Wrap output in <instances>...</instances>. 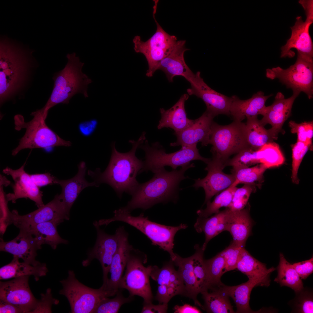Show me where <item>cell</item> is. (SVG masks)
Listing matches in <instances>:
<instances>
[{
    "instance_id": "6da1fadb",
    "label": "cell",
    "mask_w": 313,
    "mask_h": 313,
    "mask_svg": "<svg viewBox=\"0 0 313 313\" xmlns=\"http://www.w3.org/2000/svg\"><path fill=\"white\" fill-rule=\"evenodd\" d=\"M34 50L6 36L0 41L1 105L26 87L31 72L37 66Z\"/></svg>"
},
{
    "instance_id": "7a4b0ae2",
    "label": "cell",
    "mask_w": 313,
    "mask_h": 313,
    "mask_svg": "<svg viewBox=\"0 0 313 313\" xmlns=\"http://www.w3.org/2000/svg\"><path fill=\"white\" fill-rule=\"evenodd\" d=\"M145 134L143 132L137 141L130 140L132 147L127 152H119L115 148V143L112 145L110 161L105 170L102 172L99 169L88 172L98 185L103 183L108 184L120 197L124 192L132 195L139 184L136 177L137 174L140 173L144 164L143 162L136 156V152L146 140Z\"/></svg>"
},
{
    "instance_id": "3957f363",
    "label": "cell",
    "mask_w": 313,
    "mask_h": 313,
    "mask_svg": "<svg viewBox=\"0 0 313 313\" xmlns=\"http://www.w3.org/2000/svg\"><path fill=\"white\" fill-rule=\"evenodd\" d=\"M194 166L192 163L182 167L179 170L168 171L163 168L156 170L150 180L139 183L132 194L131 200L125 206L122 208L130 213L136 209L146 210L158 203L170 201H176L180 182L188 178L185 176V172Z\"/></svg>"
},
{
    "instance_id": "277c9868",
    "label": "cell",
    "mask_w": 313,
    "mask_h": 313,
    "mask_svg": "<svg viewBox=\"0 0 313 313\" xmlns=\"http://www.w3.org/2000/svg\"><path fill=\"white\" fill-rule=\"evenodd\" d=\"M76 54L75 52L68 54V61L64 68L54 74L51 94L45 105L39 109L45 119L50 109L59 103L68 104L76 94L81 93L85 98L88 97V85L92 81L82 72L84 63L80 61Z\"/></svg>"
},
{
    "instance_id": "5b68a950",
    "label": "cell",
    "mask_w": 313,
    "mask_h": 313,
    "mask_svg": "<svg viewBox=\"0 0 313 313\" xmlns=\"http://www.w3.org/2000/svg\"><path fill=\"white\" fill-rule=\"evenodd\" d=\"M32 119L26 122L20 114L14 117L15 129L20 130L26 129L24 135L20 139L18 146L13 150L12 155L15 156L23 149L46 148L59 146L69 147L71 143L60 138L46 124L43 115L38 110L32 112Z\"/></svg>"
},
{
    "instance_id": "8992f818",
    "label": "cell",
    "mask_w": 313,
    "mask_h": 313,
    "mask_svg": "<svg viewBox=\"0 0 313 313\" xmlns=\"http://www.w3.org/2000/svg\"><path fill=\"white\" fill-rule=\"evenodd\" d=\"M114 216L105 219V222L108 225L115 221L125 222L134 227L145 235L152 241V244L158 246L170 254L171 260L175 256L173 251L174 236L179 230L186 228L188 226L181 224L177 226H166L150 220L143 214L138 216H132L130 213L121 208L114 212Z\"/></svg>"
},
{
    "instance_id": "52a82bcc",
    "label": "cell",
    "mask_w": 313,
    "mask_h": 313,
    "mask_svg": "<svg viewBox=\"0 0 313 313\" xmlns=\"http://www.w3.org/2000/svg\"><path fill=\"white\" fill-rule=\"evenodd\" d=\"M208 144L212 145L210 151L212 157L225 163L226 165L231 155L251 147L247 139L245 123L235 121L223 125L213 121Z\"/></svg>"
},
{
    "instance_id": "ba28073f",
    "label": "cell",
    "mask_w": 313,
    "mask_h": 313,
    "mask_svg": "<svg viewBox=\"0 0 313 313\" xmlns=\"http://www.w3.org/2000/svg\"><path fill=\"white\" fill-rule=\"evenodd\" d=\"M196 145L181 148L176 152L167 153L159 142H155L150 146L145 140V144H141L139 147L145 153V160L140 173L148 171L153 172L166 166L175 170L178 167L189 165L191 161L195 160L202 161L207 164L211 159L202 156Z\"/></svg>"
},
{
    "instance_id": "9c48e42d",
    "label": "cell",
    "mask_w": 313,
    "mask_h": 313,
    "mask_svg": "<svg viewBox=\"0 0 313 313\" xmlns=\"http://www.w3.org/2000/svg\"><path fill=\"white\" fill-rule=\"evenodd\" d=\"M146 254L133 248L126 266L124 275L121 281L119 288L128 290L130 296L137 295L142 298L143 303H152L153 298L149 281L151 265H144L146 263Z\"/></svg>"
},
{
    "instance_id": "30bf717a",
    "label": "cell",
    "mask_w": 313,
    "mask_h": 313,
    "mask_svg": "<svg viewBox=\"0 0 313 313\" xmlns=\"http://www.w3.org/2000/svg\"><path fill=\"white\" fill-rule=\"evenodd\" d=\"M266 76L272 80L278 79L283 84L293 91L305 93L309 99L313 95V59L297 53L295 63L284 69L278 66L266 70Z\"/></svg>"
},
{
    "instance_id": "8fae6325",
    "label": "cell",
    "mask_w": 313,
    "mask_h": 313,
    "mask_svg": "<svg viewBox=\"0 0 313 313\" xmlns=\"http://www.w3.org/2000/svg\"><path fill=\"white\" fill-rule=\"evenodd\" d=\"M157 8V6H154L153 12L157 27L154 34L146 41H142L138 35L133 39L135 52L143 54L147 61L148 68L146 75L149 77L153 75L158 63L170 54L177 41L176 37L166 32L156 21L155 14Z\"/></svg>"
},
{
    "instance_id": "7c38bea8",
    "label": "cell",
    "mask_w": 313,
    "mask_h": 313,
    "mask_svg": "<svg viewBox=\"0 0 313 313\" xmlns=\"http://www.w3.org/2000/svg\"><path fill=\"white\" fill-rule=\"evenodd\" d=\"M63 288L59 292L70 303L71 313H91L101 301L106 297L100 288L89 287L76 278L74 271L69 270L66 279L60 281Z\"/></svg>"
},
{
    "instance_id": "4fadbf2b",
    "label": "cell",
    "mask_w": 313,
    "mask_h": 313,
    "mask_svg": "<svg viewBox=\"0 0 313 313\" xmlns=\"http://www.w3.org/2000/svg\"><path fill=\"white\" fill-rule=\"evenodd\" d=\"M69 217L60 195L57 194L46 204L26 214L20 215L15 210L9 211L8 221L9 225L13 223L19 228L48 221L59 225L65 220H69Z\"/></svg>"
},
{
    "instance_id": "5bb4252c",
    "label": "cell",
    "mask_w": 313,
    "mask_h": 313,
    "mask_svg": "<svg viewBox=\"0 0 313 313\" xmlns=\"http://www.w3.org/2000/svg\"><path fill=\"white\" fill-rule=\"evenodd\" d=\"M119 231V245L111 264L100 287L105 296L108 297L115 295L120 290V283L131 251L133 249L129 243L128 235L123 227Z\"/></svg>"
},
{
    "instance_id": "9a60e30c",
    "label": "cell",
    "mask_w": 313,
    "mask_h": 313,
    "mask_svg": "<svg viewBox=\"0 0 313 313\" xmlns=\"http://www.w3.org/2000/svg\"><path fill=\"white\" fill-rule=\"evenodd\" d=\"M170 261L161 268L152 266L150 277L158 284L155 299L159 303H168L174 296H185V285L179 271L174 267Z\"/></svg>"
},
{
    "instance_id": "2e32d148",
    "label": "cell",
    "mask_w": 313,
    "mask_h": 313,
    "mask_svg": "<svg viewBox=\"0 0 313 313\" xmlns=\"http://www.w3.org/2000/svg\"><path fill=\"white\" fill-rule=\"evenodd\" d=\"M30 275L0 282V299L17 307L23 313H32L39 300L32 293L29 284Z\"/></svg>"
},
{
    "instance_id": "e0dca14e",
    "label": "cell",
    "mask_w": 313,
    "mask_h": 313,
    "mask_svg": "<svg viewBox=\"0 0 313 313\" xmlns=\"http://www.w3.org/2000/svg\"><path fill=\"white\" fill-rule=\"evenodd\" d=\"M198 71L188 81L191 88L187 90L189 95L201 99L206 106L207 111L214 117L220 114L230 115L231 97L219 93L209 87Z\"/></svg>"
},
{
    "instance_id": "ac0fdd59",
    "label": "cell",
    "mask_w": 313,
    "mask_h": 313,
    "mask_svg": "<svg viewBox=\"0 0 313 313\" xmlns=\"http://www.w3.org/2000/svg\"><path fill=\"white\" fill-rule=\"evenodd\" d=\"M205 170L208 171L206 176L202 179L194 180L192 186L196 189L203 188L205 192L204 204L210 201L214 195L232 185L234 182V174L225 173L223 170L226 166L225 163L214 157L207 164Z\"/></svg>"
},
{
    "instance_id": "d6986e66",
    "label": "cell",
    "mask_w": 313,
    "mask_h": 313,
    "mask_svg": "<svg viewBox=\"0 0 313 313\" xmlns=\"http://www.w3.org/2000/svg\"><path fill=\"white\" fill-rule=\"evenodd\" d=\"M93 225L97 233V239L94 248L88 254V257L83 261V266L89 265L94 259L100 262L103 271V278L106 276L119 245V231L117 228L114 235L106 233L100 228L97 221Z\"/></svg>"
},
{
    "instance_id": "ffe728a7",
    "label": "cell",
    "mask_w": 313,
    "mask_h": 313,
    "mask_svg": "<svg viewBox=\"0 0 313 313\" xmlns=\"http://www.w3.org/2000/svg\"><path fill=\"white\" fill-rule=\"evenodd\" d=\"M294 25L291 27L292 34L286 44L281 48V57H293L295 54L291 50L295 48L301 55L313 59V46L309 32V28L313 21L306 19L304 21L301 16H298Z\"/></svg>"
},
{
    "instance_id": "44dd1931",
    "label": "cell",
    "mask_w": 313,
    "mask_h": 313,
    "mask_svg": "<svg viewBox=\"0 0 313 313\" xmlns=\"http://www.w3.org/2000/svg\"><path fill=\"white\" fill-rule=\"evenodd\" d=\"M25 164L26 162L17 170L6 167L3 170V172L10 175L14 181L12 186L13 193L7 194V199L14 203L18 199L28 198L34 201L40 208L45 205L42 201V193L33 182L30 174L25 171Z\"/></svg>"
},
{
    "instance_id": "7402d4cb",
    "label": "cell",
    "mask_w": 313,
    "mask_h": 313,
    "mask_svg": "<svg viewBox=\"0 0 313 313\" xmlns=\"http://www.w3.org/2000/svg\"><path fill=\"white\" fill-rule=\"evenodd\" d=\"M19 234L14 239L5 242L1 239L0 250L12 254L23 262L36 266L41 264L36 260L37 251L41 249V245L29 232L20 229Z\"/></svg>"
},
{
    "instance_id": "603a6c76",
    "label": "cell",
    "mask_w": 313,
    "mask_h": 313,
    "mask_svg": "<svg viewBox=\"0 0 313 313\" xmlns=\"http://www.w3.org/2000/svg\"><path fill=\"white\" fill-rule=\"evenodd\" d=\"M215 117L206 110L198 118L194 120L189 127L177 134L176 141L170 144L171 146L186 147L201 142L202 146L208 144L209 137L213 119Z\"/></svg>"
},
{
    "instance_id": "cb8c5ba5",
    "label": "cell",
    "mask_w": 313,
    "mask_h": 313,
    "mask_svg": "<svg viewBox=\"0 0 313 313\" xmlns=\"http://www.w3.org/2000/svg\"><path fill=\"white\" fill-rule=\"evenodd\" d=\"M293 93L292 95L287 99L285 98L281 92L277 93L273 103L266 106L261 114L263 117L260 120L263 126L269 124L272 128L282 132V126L290 115L293 103L300 93L296 91Z\"/></svg>"
},
{
    "instance_id": "d4e9b609",
    "label": "cell",
    "mask_w": 313,
    "mask_h": 313,
    "mask_svg": "<svg viewBox=\"0 0 313 313\" xmlns=\"http://www.w3.org/2000/svg\"><path fill=\"white\" fill-rule=\"evenodd\" d=\"M186 41H177L174 48L167 57L158 64L156 70H160L165 73L170 82L175 76L183 77L187 80L194 73L186 64L184 58L185 52L188 49L185 47Z\"/></svg>"
},
{
    "instance_id": "484cf974",
    "label": "cell",
    "mask_w": 313,
    "mask_h": 313,
    "mask_svg": "<svg viewBox=\"0 0 313 313\" xmlns=\"http://www.w3.org/2000/svg\"><path fill=\"white\" fill-rule=\"evenodd\" d=\"M272 95L265 96L263 92L259 91L251 98L245 100H241L237 96L233 95L231 97L230 115L233 121L242 122L247 117L261 115L266 106L265 104L266 101Z\"/></svg>"
},
{
    "instance_id": "4316f807",
    "label": "cell",
    "mask_w": 313,
    "mask_h": 313,
    "mask_svg": "<svg viewBox=\"0 0 313 313\" xmlns=\"http://www.w3.org/2000/svg\"><path fill=\"white\" fill-rule=\"evenodd\" d=\"M86 167L84 162L78 166V170L76 174L72 178L65 180L57 179L56 184L61 187V192L60 196L66 210L68 213L71 207L81 192L85 188L91 186H97L95 182H88L85 178Z\"/></svg>"
},
{
    "instance_id": "83f0119b",
    "label": "cell",
    "mask_w": 313,
    "mask_h": 313,
    "mask_svg": "<svg viewBox=\"0 0 313 313\" xmlns=\"http://www.w3.org/2000/svg\"><path fill=\"white\" fill-rule=\"evenodd\" d=\"M230 210L226 231L231 234L233 242L244 247L251 234L253 223L250 216V206L248 205L246 208L238 211Z\"/></svg>"
},
{
    "instance_id": "f1b7e54d",
    "label": "cell",
    "mask_w": 313,
    "mask_h": 313,
    "mask_svg": "<svg viewBox=\"0 0 313 313\" xmlns=\"http://www.w3.org/2000/svg\"><path fill=\"white\" fill-rule=\"evenodd\" d=\"M188 98V94H184L169 109H160L161 117L157 127L158 129L170 128L174 131V134L185 130L192 124L194 120L190 119L187 117L185 108V101Z\"/></svg>"
},
{
    "instance_id": "f546056e",
    "label": "cell",
    "mask_w": 313,
    "mask_h": 313,
    "mask_svg": "<svg viewBox=\"0 0 313 313\" xmlns=\"http://www.w3.org/2000/svg\"><path fill=\"white\" fill-rule=\"evenodd\" d=\"M270 282V278L249 279L246 282L236 286H228L223 284L219 288L233 299L237 308L236 313H254L249 305L252 289L258 286H268Z\"/></svg>"
},
{
    "instance_id": "4dcf8cb0",
    "label": "cell",
    "mask_w": 313,
    "mask_h": 313,
    "mask_svg": "<svg viewBox=\"0 0 313 313\" xmlns=\"http://www.w3.org/2000/svg\"><path fill=\"white\" fill-rule=\"evenodd\" d=\"M257 117H247L245 123L247 142L250 146L256 151L265 144L277 139L280 132L272 128L266 129Z\"/></svg>"
},
{
    "instance_id": "1f68e13d",
    "label": "cell",
    "mask_w": 313,
    "mask_h": 313,
    "mask_svg": "<svg viewBox=\"0 0 313 313\" xmlns=\"http://www.w3.org/2000/svg\"><path fill=\"white\" fill-rule=\"evenodd\" d=\"M230 209L219 211L210 217H199L194 225L196 231L198 233L203 232L205 240L202 247L205 250L207 245L213 238L222 232L226 231L228 217Z\"/></svg>"
},
{
    "instance_id": "d6a6232c",
    "label": "cell",
    "mask_w": 313,
    "mask_h": 313,
    "mask_svg": "<svg viewBox=\"0 0 313 313\" xmlns=\"http://www.w3.org/2000/svg\"><path fill=\"white\" fill-rule=\"evenodd\" d=\"M19 258L13 256L11 261L0 268V279H7L26 275H33L36 281L46 275L48 272L45 263L34 266L24 262H20Z\"/></svg>"
},
{
    "instance_id": "836d02e7",
    "label": "cell",
    "mask_w": 313,
    "mask_h": 313,
    "mask_svg": "<svg viewBox=\"0 0 313 313\" xmlns=\"http://www.w3.org/2000/svg\"><path fill=\"white\" fill-rule=\"evenodd\" d=\"M171 261L179 267L178 271L182 276L185 285V296L192 299L195 305L204 310V306L197 298L200 292L194 273L191 256L183 258L175 253V258Z\"/></svg>"
},
{
    "instance_id": "e575fe53",
    "label": "cell",
    "mask_w": 313,
    "mask_h": 313,
    "mask_svg": "<svg viewBox=\"0 0 313 313\" xmlns=\"http://www.w3.org/2000/svg\"><path fill=\"white\" fill-rule=\"evenodd\" d=\"M236 269L245 274L249 279L269 278L271 273L276 270L273 267L267 269L265 264L254 257L244 248L241 250Z\"/></svg>"
},
{
    "instance_id": "d590c367",
    "label": "cell",
    "mask_w": 313,
    "mask_h": 313,
    "mask_svg": "<svg viewBox=\"0 0 313 313\" xmlns=\"http://www.w3.org/2000/svg\"><path fill=\"white\" fill-rule=\"evenodd\" d=\"M57 223L51 221L41 223L26 227H21L34 236L42 245L47 244L54 250L61 243L67 244L68 241L61 238L58 234Z\"/></svg>"
},
{
    "instance_id": "8d00e7d4",
    "label": "cell",
    "mask_w": 313,
    "mask_h": 313,
    "mask_svg": "<svg viewBox=\"0 0 313 313\" xmlns=\"http://www.w3.org/2000/svg\"><path fill=\"white\" fill-rule=\"evenodd\" d=\"M279 257V262L277 267V276L274 281L281 286L291 288L295 293L300 291L304 287L301 279L292 264L286 260L283 254H280Z\"/></svg>"
},
{
    "instance_id": "74e56055",
    "label": "cell",
    "mask_w": 313,
    "mask_h": 313,
    "mask_svg": "<svg viewBox=\"0 0 313 313\" xmlns=\"http://www.w3.org/2000/svg\"><path fill=\"white\" fill-rule=\"evenodd\" d=\"M210 292H202L205 302L204 310L208 313H233L235 312L229 299V297L219 288Z\"/></svg>"
},
{
    "instance_id": "f35d334b",
    "label": "cell",
    "mask_w": 313,
    "mask_h": 313,
    "mask_svg": "<svg viewBox=\"0 0 313 313\" xmlns=\"http://www.w3.org/2000/svg\"><path fill=\"white\" fill-rule=\"evenodd\" d=\"M267 168L262 164L252 167L241 169L233 172L235 180L232 186L240 184L252 185L261 188L263 180V174Z\"/></svg>"
},
{
    "instance_id": "ab89813d",
    "label": "cell",
    "mask_w": 313,
    "mask_h": 313,
    "mask_svg": "<svg viewBox=\"0 0 313 313\" xmlns=\"http://www.w3.org/2000/svg\"><path fill=\"white\" fill-rule=\"evenodd\" d=\"M209 289H217L223 284L221 281L223 274L225 262L220 253L214 257L205 260Z\"/></svg>"
},
{
    "instance_id": "60d3db41",
    "label": "cell",
    "mask_w": 313,
    "mask_h": 313,
    "mask_svg": "<svg viewBox=\"0 0 313 313\" xmlns=\"http://www.w3.org/2000/svg\"><path fill=\"white\" fill-rule=\"evenodd\" d=\"M258 152L260 163L267 169L279 166L284 162L285 158L279 146L274 142L265 144Z\"/></svg>"
},
{
    "instance_id": "b9f144b4",
    "label": "cell",
    "mask_w": 313,
    "mask_h": 313,
    "mask_svg": "<svg viewBox=\"0 0 313 313\" xmlns=\"http://www.w3.org/2000/svg\"><path fill=\"white\" fill-rule=\"evenodd\" d=\"M237 188L236 186L231 185L217 195L212 202L210 201L207 202V206L205 209H200L197 211L199 217H208L213 214L218 212L219 209L221 207L228 208Z\"/></svg>"
},
{
    "instance_id": "7bdbcfd3",
    "label": "cell",
    "mask_w": 313,
    "mask_h": 313,
    "mask_svg": "<svg viewBox=\"0 0 313 313\" xmlns=\"http://www.w3.org/2000/svg\"><path fill=\"white\" fill-rule=\"evenodd\" d=\"M195 253L191 256L193 272L200 293L209 289L207 273L203 259L205 250L198 245L194 246Z\"/></svg>"
},
{
    "instance_id": "ee69618b",
    "label": "cell",
    "mask_w": 313,
    "mask_h": 313,
    "mask_svg": "<svg viewBox=\"0 0 313 313\" xmlns=\"http://www.w3.org/2000/svg\"><path fill=\"white\" fill-rule=\"evenodd\" d=\"M259 163L258 150L249 147L242 150L232 159H229L226 162V166H232V172H233Z\"/></svg>"
},
{
    "instance_id": "f6af8a7d",
    "label": "cell",
    "mask_w": 313,
    "mask_h": 313,
    "mask_svg": "<svg viewBox=\"0 0 313 313\" xmlns=\"http://www.w3.org/2000/svg\"><path fill=\"white\" fill-rule=\"evenodd\" d=\"M294 298L289 302L293 312L312 313L313 312V291L311 289L303 287L296 292Z\"/></svg>"
},
{
    "instance_id": "bcb514c9",
    "label": "cell",
    "mask_w": 313,
    "mask_h": 313,
    "mask_svg": "<svg viewBox=\"0 0 313 313\" xmlns=\"http://www.w3.org/2000/svg\"><path fill=\"white\" fill-rule=\"evenodd\" d=\"M120 291L119 290L113 298L105 297L102 299L97 306L94 313H117L123 305L129 302L133 298V296H130L127 298L124 297Z\"/></svg>"
},
{
    "instance_id": "7dc6e473",
    "label": "cell",
    "mask_w": 313,
    "mask_h": 313,
    "mask_svg": "<svg viewBox=\"0 0 313 313\" xmlns=\"http://www.w3.org/2000/svg\"><path fill=\"white\" fill-rule=\"evenodd\" d=\"M292 173L291 180L292 183L298 184L299 179L298 171L304 156L312 148V144L297 141L292 145Z\"/></svg>"
},
{
    "instance_id": "c3c4849f",
    "label": "cell",
    "mask_w": 313,
    "mask_h": 313,
    "mask_svg": "<svg viewBox=\"0 0 313 313\" xmlns=\"http://www.w3.org/2000/svg\"><path fill=\"white\" fill-rule=\"evenodd\" d=\"M255 186L245 184L237 188L233 195L232 202L228 208L232 211H238L246 206L251 194L256 190Z\"/></svg>"
},
{
    "instance_id": "681fc988",
    "label": "cell",
    "mask_w": 313,
    "mask_h": 313,
    "mask_svg": "<svg viewBox=\"0 0 313 313\" xmlns=\"http://www.w3.org/2000/svg\"><path fill=\"white\" fill-rule=\"evenodd\" d=\"M289 125L291 128V132L294 134L297 133V141L312 144L313 121L307 122L305 121L301 123H298L293 121H290L289 122Z\"/></svg>"
},
{
    "instance_id": "f907efd6",
    "label": "cell",
    "mask_w": 313,
    "mask_h": 313,
    "mask_svg": "<svg viewBox=\"0 0 313 313\" xmlns=\"http://www.w3.org/2000/svg\"><path fill=\"white\" fill-rule=\"evenodd\" d=\"M243 248L244 247L238 245L232 241L229 246L220 252L225 262L223 274L236 269L240 252Z\"/></svg>"
},
{
    "instance_id": "816d5d0a",
    "label": "cell",
    "mask_w": 313,
    "mask_h": 313,
    "mask_svg": "<svg viewBox=\"0 0 313 313\" xmlns=\"http://www.w3.org/2000/svg\"><path fill=\"white\" fill-rule=\"evenodd\" d=\"M41 298L39 300L37 305L32 313H51L52 306L59 303L58 300L53 297L51 289H47L46 294H41Z\"/></svg>"
},
{
    "instance_id": "f5cc1de1",
    "label": "cell",
    "mask_w": 313,
    "mask_h": 313,
    "mask_svg": "<svg viewBox=\"0 0 313 313\" xmlns=\"http://www.w3.org/2000/svg\"><path fill=\"white\" fill-rule=\"evenodd\" d=\"M292 266L301 279H306L313 272V258L294 263Z\"/></svg>"
},
{
    "instance_id": "db71d44e",
    "label": "cell",
    "mask_w": 313,
    "mask_h": 313,
    "mask_svg": "<svg viewBox=\"0 0 313 313\" xmlns=\"http://www.w3.org/2000/svg\"><path fill=\"white\" fill-rule=\"evenodd\" d=\"M30 176L33 182L39 188L56 184L57 179L49 173L30 174Z\"/></svg>"
},
{
    "instance_id": "11a10c76",
    "label": "cell",
    "mask_w": 313,
    "mask_h": 313,
    "mask_svg": "<svg viewBox=\"0 0 313 313\" xmlns=\"http://www.w3.org/2000/svg\"><path fill=\"white\" fill-rule=\"evenodd\" d=\"M168 303H159L157 305L152 303H143V306L141 312L142 313H165L167 312Z\"/></svg>"
},
{
    "instance_id": "9f6ffc18",
    "label": "cell",
    "mask_w": 313,
    "mask_h": 313,
    "mask_svg": "<svg viewBox=\"0 0 313 313\" xmlns=\"http://www.w3.org/2000/svg\"><path fill=\"white\" fill-rule=\"evenodd\" d=\"M0 313H23L21 309L1 299H0Z\"/></svg>"
},
{
    "instance_id": "6f0895ef",
    "label": "cell",
    "mask_w": 313,
    "mask_h": 313,
    "mask_svg": "<svg viewBox=\"0 0 313 313\" xmlns=\"http://www.w3.org/2000/svg\"><path fill=\"white\" fill-rule=\"evenodd\" d=\"M175 313H201V311L196 307L191 306L188 304H185L182 306L178 305H175L173 308Z\"/></svg>"
},
{
    "instance_id": "680465c9",
    "label": "cell",
    "mask_w": 313,
    "mask_h": 313,
    "mask_svg": "<svg viewBox=\"0 0 313 313\" xmlns=\"http://www.w3.org/2000/svg\"><path fill=\"white\" fill-rule=\"evenodd\" d=\"M299 2L305 10L306 19L313 21V0H300Z\"/></svg>"
}]
</instances>
